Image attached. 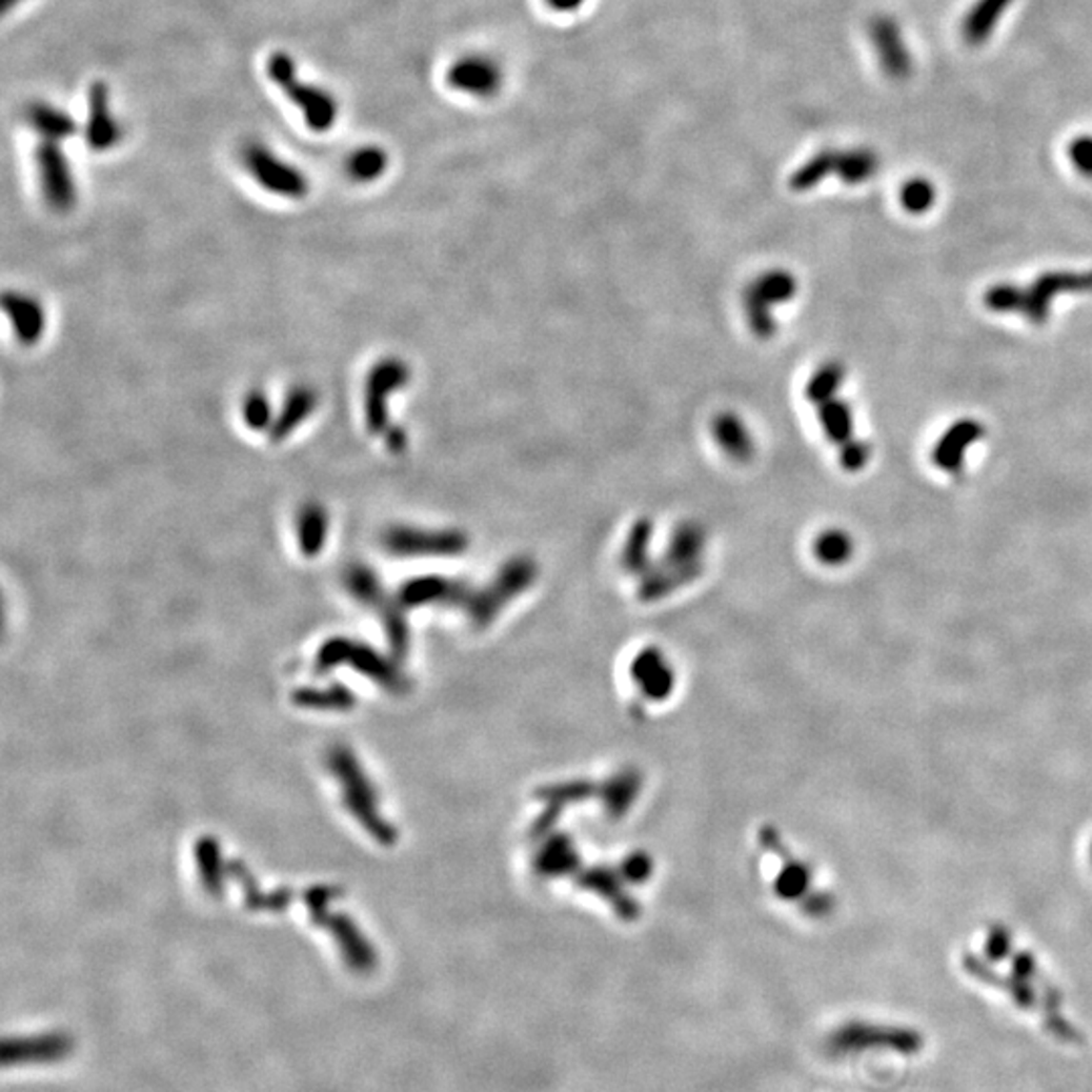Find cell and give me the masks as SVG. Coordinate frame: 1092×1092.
<instances>
[{
  "mask_svg": "<svg viewBox=\"0 0 1092 1092\" xmlns=\"http://www.w3.org/2000/svg\"><path fill=\"white\" fill-rule=\"evenodd\" d=\"M267 76L286 94L287 100L302 112V118L310 130L328 132L337 124V100L326 89L304 83L298 76L296 61L287 53H274L267 59Z\"/></svg>",
  "mask_w": 1092,
  "mask_h": 1092,
  "instance_id": "6da1fadb",
  "label": "cell"
},
{
  "mask_svg": "<svg viewBox=\"0 0 1092 1092\" xmlns=\"http://www.w3.org/2000/svg\"><path fill=\"white\" fill-rule=\"evenodd\" d=\"M826 1046L833 1056H850L872 1048L894 1050L905 1056H914L925 1048V1038L910 1028L850 1022L832 1032Z\"/></svg>",
  "mask_w": 1092,
  "mask_h": 1092,
  "instance_id": "7a4b0ae2",
  "label": "cell"
},
{
  "mask_svg": "<svg viewBox=\"0 0 1092 1092\" xmlns=\"http://www.w3.org/2000/svg\"><path fill=\"white\" fill-rule=\"evenodd\" d=\"M241 162L249 177L271 195L298 201L304 199L310 190V182L304 177V173L298 166L289 164L286 158L276 155L265 144H247L241 153Z\"/></svg>",
  "mask_w": 1092,
  "mask_h": 1092,
  "instance_id": "3957f363",
  "label": "cell"
},
{
  "mask_svg": "<svg viewBox=\"0 0 1092 1092\" xmlns=\"http://www.w3.org/2000/svg\"><path fill=\"white\" fill-rule=\"evenodd\" d=\"M35 164H37V177H39V186H41L45 203L57 213H67L76 207V203H78L76 177H74V170L69 166V160L65 157L61 144L41 140L35 150Z\"/></svg>",
  "mask_w": 1092,
  "mask_h": 1092,
  "instance_id": "277c9868",
  "label": "cell"
},
{
  "mask_svg": "<svg viewBox=\"0 0 1092 1092\" xmlns=\"http://www.w3.org/2000/svg\"><path fill=\"white\" fill-rule=\"evenodd\" d=\"M409 381V368L399 359L375 364L364 385V423L368 433L379 436L389 427V399Z\"/></svg>",
  "mask_w": 1092,
  "mask_h": 1092,
  "instance_id": "5b68a950",
  "label": "cell"
},
{
  "mask_svg": "<svg viewBox=\"0 0 1092 1092\" xmlns=\"http://www.w3.org/2000/svg\"><path fill=\"white\" fill-rule=\"evenodd\" d=\"M447 85L456 92L476 98L488 100L504 85V69L490 55L471 53L456 59L447 69Z\"/></svg>",
  "mask_w": 1092,
  "mask_h": 1092,
  "instance_id": "8992f818",
  "label": "cell"
},
{
  "mask_svg": "<svg viewBox=\"0 0 1092 1092\" xmlns=\"http://www.w3.org/2000/svg\"><path fill=\"white\" fill-rule=\"evenodd\" d=\"M76 1042L65 1032H47L37 1036L6 1038L2 1042V1065L4 1067H23V1065H52L67 1058L74 1052Z\"/></svg>",
  "mask_w": 1092,
  "mask_h": 1092,
  "instance_id": "52a82bcc",
  "label": "cell"
},
{
  "mask_svg": "<svg viewBox=\"0 0 1092 1092\" xmlns=\"http://www.w3.org/2000/svg\"><path fill=\"white\" fill-rule=\"evenodd\" d=\"M124 128L120 120L112 114L109 107V89L102 81H96L89 89L87 104V122H85V140L87 146L96 153H107L120 144Z\"/></svg>",
  "mask_w": 1092,
  "mask_h": 1092,
  "instance_id": "ba28073f",
  "label": "cell"
},
{
  "mask_svg": "<svg viewBox=\"0 0 1092 1092\" xmlns=\"http://www.w3.org/2000/svg\"><path fill=\"white\" fill-rule=\"evenodd\" d=\"M1092 289L1091 274H1044L1034 282V286L1026 289V304L1022 314H1026L1034 324H1044L1050 314V302L1054 296L1063 291H1089Z\"/></svg>",
  "mask_w": 1092,
  "mask_h": 1092,
  "instance_id": "9c48e42d",
  "label": "cell"
},
{
  "mask_svg": "<svg viewBox=\"0 0 1092 1092\" xmlns=\"http://www.w3.org/2000/svg\"><path fill=\"white\" fill-rule=\"evenodd\" d=\"M2 306L13 324L15 337L21 344L33 346L41 340L45 332L47 318H45V310L39 304V300L21 294V291H6L2 298Z\"/></svg>",
  "mask_w": 1092,
  "mask_h": 1092,
  "instance_id": "30bf717a",
  "label": "cell"
},
{
  "mask_svg": "<svg viewBox=\"0 0 1092 1092\" xmlns=\"http://www.w3.org/2000/svg\"><path fill=\"white\" fill-rule=\"evenodd\" d=\"M982 436H984V427L975 419H962L955 425H951L933 449V462H935L936 468L949 471V473L959 471L963 466V458H965V449L971 443L977 442Z\"/></svg>",
  "mask_w": 1092,
  "mask_h": 1092,
  "instance_id": "8fae6325",
  "label": "cell"
},
{
  "mask_svg": "<svg viewBox=\"0 0 1092 1092\" xmlns=\"http://www.w3.org/2000/svg\"><path fill=\"white\" fill-rule=\"evenodd\" d=\"M318 407V395L310 387H294L286 395V401L280 409V413L274 419V425L269 429L271 442L280 443L287 440L308 417H312Z\"/></svg>",
  "mask_w": 1092,
  "mask_h": 1092,
  "instance_id": "7c38bea8",
  "label": "cell"
},
{
  "mask_svg": "<svg viewBox=\"0 0 1092 1092\" xmlns=\"http://www.w3.org/2000/svg\"><path fill=\"white\" fill-rule=\"evenodd\" d=\"M26 124L41 140L57 144L69 140L78 132V124L69 112L47 102L28 105Z\"/></svg>",
  "mask_w": 1092,
  "mask_h": 1092,
  "instance_id": "4fadbf2b",
  "label": "cell"
},
{
  "mask_svg": "<svg viewBox=\"0 0 1092 1092\" xmlns=\"http://www.w3.org/2000/svg\"><path fill=\"white\" fill-rule=\"evenodd\" d=\"M332 765H335V771L344 777L346 791H348V804H350V807L355 809V813L359 811V817L363 820L364 824H366V828H368L370 832L375 830V833L383 835V833H381V828H383V826L379 824L377 817H372V809H368V807H370L368 785H366V781L363 780L359 767H355L350 754H346L344 751H337L335 756H332ZM383 830H385V828H383ZM383 837H385V835H383Z\"/></svg>",
  "mask_w": 1092,
  "mask_h": 1092,
  "instance_id": "5bb4252c",
  "label": "cell"
},
{
  "mask_svg": "<svg viewBox=\"0 0 1092 1092\" xmlns=\"http://www.w3.org/2000/svg\"><path fill=\"white\" fill-rule=\"evenodd\" d=\"M326 925L332 929V933L342 947L344 959L355 971L368 973L370 969H375V965H377L375 949L366 943V938L357 931V927L348 918L332 916L326 921Z\"/></svg>",
  "mask_w": 1092,
  "mask_h": 1092,
  "instance_id": "9a60e30c",
  "label": "cell"
},
{
  "mask_svg": "<svg viewBox=\"0 0 1092 1092\" xmlns=\"http://www.w3.org/2000/svg\"><path fill=\"white\" fill-rule=\"evenodd\" d=\"M458 537L453 534H436L423 532L416 528H392L385 545L395 554H421V552H451L456 548Z\"/></svg>",
  "mask_w": 1092,
  "mask_h": 1092,
  "instance_id": "2e32d148",
  "label": "cell"
},
{
  "mask_svg": "<svg viewBox=\"0 0 1092 1092\" xmlns=\"http://www.w3.org/2000/svg\"><path fill=\"white\" fill-rule=\"evenodd\" d=\"M872 39L878 45V53H881L886 72L894 78H905L909 74L910 67L909 52L903 45L901 31L896 28V25L892 21L878 19L872 25Z\"/></svg>",
  "mask_w": 1092,
  "mask_h": 1092,
  "instance_id": "e0dca14e",
  "label": "cell"
},
{
  "mask_svg": "<svg viewBox=\"0 0 1092 1092\" xmlns=\"http://www.w3.org/2000/svg\"><path fill=\"white\" fill-rule=\"evenodd\" d=\"M328 539V512L322 504L308 502L298 512V543L306 557L320 554Z\"/></svg>",
  "mask_w": 1092,
  "mask_h": 1092,
  "instance_id": "ac0fdd59",
  "label": "cell"
},
{
  "mask_svg": "<svg viewBox=\"0 0 1092 1092\" xmlns=\"http://www.w3.org/2000/svg\"><path fill=\"white\" fill-rule=\"evenodd\" d=\"M387 166H389L387 153L379 146L359 148L350 155L346 162L348 177L357 182H372L381 179L385 175Z\"/></svg>",
  "mask_w": 1092,
  "mask_h": 1092,
  "instance_id": "d6986e66",
  "label": "cell"
},
{
  "mask_svg": "<svg viewBox=\"0 0 1092 1092\" xmlns=\"http://www.w3.org/2000/svg\"><path fill=\"white\" fill-rule=\"evenodd\" d=\"M1012 0H982L967 17L965 21V37L971 41V43H982L986 41L991 33L993 25L997 23L1002 11H1006V6L1010 4Z\"/></svg>",
  "mask_w": 1092,
  "mask_h": 1092,
  "instance_id": "ffe728a7",
  "label": "cell"
},
{
  "mask_svg": "<svg viewBox=\"0 0 1092 1092\" xmlns=\"http://www.w3.org/2000/svg\"><path fill=\"white\" fill-rule=\"evenodd\" d=\"M878 168V160L870 150H848L840 153L835 160V170L842 181L850 184L868 181Z\"/></svg>",
  "mask_w": 1092,
  "mask_h": 1092,
  "instance_id": "44dd1931",
  "label": "cell"
},
{
  "mask_svg": "<svg viewBox=\"0 0 1092 1092\" xmlns=\"http://www.w3.org/2000/svg\"><path fill=\"white\" fill-rule=\"evenodd\" d=\"M822 425L828 431V438L835 443H848L852 438V413L844 401H826L822 403Z\"/></svg>",
  "mask_w": 1092,
  "mask_h": 1092,
  "instance_id": "7402d4cb",
  "label": "cell"
},
{
  "mask_svg": "<svg viewBox=\"0 0 1092 1092\" xmlns=\"http://www.w3.org/2000/svg\"><path fill=\"white\" fill-rule=\"evenodd\" d=\"M241 416H243L245 425L249 429H254V431L271 429V425H274V409H271V403H269V399H267V395L263 390H251L243 399Z\"/></svg>",
  "mask_w": 1092,
  "mask_h": 1092,
  "instance_id": "603a6c76",
  "label": "cell"
},
{
  "mask_svg": "<svg viewBox=\"0 0 1092 1092\" xmlns=\"http://www.w3.org/2000/svg\"><path fill=\"white\" fill-rule=\"evenodd\" d=\"M835 160H837V153H822V155L811 158L804 168H800L795 173L791 186L795 190H806V188L815 186L824 177H828L835 170Z\"/></svg>",
  "mask_w": 1092,
  "mask_h": 1092,
  "instance_id": "cb8c5ba5",
  "label": "cell"
},
{
  "mask_svg": "<svg viewBox=\"0 0 1092 1092\" xmlns=\"http://www.w3.org/2000/svg\"><path fill=\"white\" fill-rule=\"evenodd\" d=\"M984 300L993 312H1022L1026 304V289L1012 284H999L989 287Z\"/></svg>",
  "mask_w": 1092,
  "mask_h": 1092,
  "instance_id": "d4e9b609",
  "label": "cell"
},
{
  "mask_svg": "<svg viewBox=\"0 0 1092 1092\" xmlns=\"http://www.w3.org/2000/svg\"><path fill=\"white\" fill-rule=\"evenodd\" d=\"M842 381H844V368L840 364H828L807 385V397L815 403H826L832 399L833 390Z\"/></svg>",
  "mask_w": 1092,
  "mask_h": 1092,
  "instance_id": "484cf974",
  "label": "cell"
},
{
  "mask_svg": "<svg viewBox=\"0 0 1092 1092\" xmlns=\"http://www.w3.org/2000/svg\"><path fill=\"white\" fill-rule=\"evenodd\" d=\"M901 203L909 213H925L927 208L935 203V188L933 184L925 179H914L907 182L901 190Z\"/></svg>",
  "mask_w": 1092,
  "mask_h": 1092,
  "instance_id": "4316f807",
  "label": "cell"
},
{
  "mask_svg": "<svg viewBox=\"0 0 1092 1092\" xmlns=\"http://www.w3.org/2000/svg\"><path fill=\"white\" fill-rule=\"evenodd\" d=\"M817 554L828 561V563H840V561H846L850 550H852V543L848 539L846 532H840V530H830V532H824L815 545Z\"/></svg>",
  "mask_w": 1092,
  "mask_h": 1092,
  "instance_id": "83f0119b",
  "label": "cell"
},
{
  "mask_svg": "<svg viewBox=\"0 0 1092 1092\" xmlns=\"http://www.w3.org/2000/svg\"><path fill=\"white\" fill-rule=\"evenodd\" d=\"M199 856H201L203 878H205L208 888H210L213 892H217L219 883H221V876H219V868H217V864H219V860H217L219 858V854H217V848H215L213 840H205V844H201V848H199ZM210 890H208V892H210Z\"/></svg>",
  "mask_w": 1092,
  "mask_h": 1092,
  "instance_id": "f1b7e54d",
  "label": "cell"
},
{
  "mask_svg": "<svg viewBox=\"0 0 1092 1092\" xmlns=\"http://www.w3.org/2000/svg\"><path fill=\"white\" fill-rule=\"evenodd\" d=\"M1070 157L1074 166L1087 175L1092 177V138H1078L1072 142V148H1070Z\"/></svg>",
  "mask_w": 1092,
  "mask_h": 1092,
  "instance_id": "f546056e",
  "label": "cell"
},
{
  "mask_svg": "<svg viewBox=\"0 0 1092 1092\" xmlns=\"http://www.w3.org/2000/svg\"><path fill=\"white\" fill-rule=\"evenodd\" d=\"M868 458H870V447L866 443L852 442V440L844 443V453H842L844 468L856 471L868 462Z\"/></svg>",
  "mask_w": 1092,
  "mask_h": 1092,
  "instance_id": "4dcf8cb0",
  "label": "cell"
},
{
  "mask_svg": "<svg viewBox=\"0 0 1092 1092\" xmlns=\"http://www.w3.org/2000/svg\"><path fill=\"white\" fill-rule=\"evenodd\" d=\"M587 0H546V4L557 13H574L579 11Z\"/></svg>",
  "mask_w": 1092,
  "mask_h": 1092,
  "instance_id": "1f68e13d",
  "label": "cell"
},
{
  "mask_svg": "<svg viewBox=\"0 0 1092 1092\" xmlns=\"http://www.w3.org/2000/svg\"><path fill=\"white\" fill-rule=\"evenodd\" d=\"M405 443H407V440H405V433H403V431H399V429H389V440H387V445H389L390 449L399 451V449L405 447Z\"/></svg>",
  "mask_w": 1092,
  "mask_h": 1092,
  "instance_id": "d6a6232c",
  "label": "cell"
},
{
  "mask_svg": "<svg viewBox=\"0 0 1092 1092\" xmlns=\"http://www.w3.org/2000/svg\"><path fill=\"white\" fill-rule=\"evenodd\" d=\"M19 2H21V0H2V11H4V13L11 11V8H13L15 4H19Z\"/></svg>",
  "mask_w": 1092,
  "mask_h": 1092,
  "instance_id": "836d02e7",
  "label": "cell"
}]
</instances>
